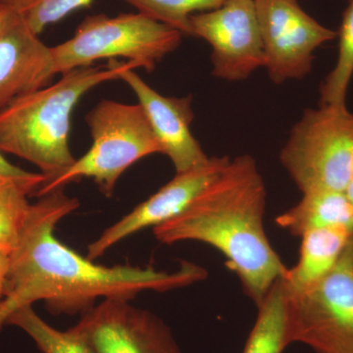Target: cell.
Here are the masks:
<instances>
[{"label": "cell", "mask_w": 353, "mask_h": 353, "mask_svg": "<svg viewBox=\"0 0 353 353\" xmlns=\"http://www.w3.org/2000/svg\"><path fill=\"white\" fill-rule=\"evenodd\" d=\"M80 201L57 188L32 203L19 240L9 253L6 288L0 301V330L16 311L43 301L52 315H82L99 299L132 301L145 292L182 289L208 277L203 267L181 262L176 271L152 266L105 265L83 256L58 240V223Z\"/></svg>", "instance_id": "cell-1"}, {"label": "cell", "mask_w": 353, "mask_h": 353, "mask_svg": "<svg viewBox=\"0 0 353 353\" xmlns=\"http://www.w3.org/2000/svg\"><path fill=\"white\" fill-rule=\"evenodd\" d=\"M266 201L256 161L241 155L183 212L153 228V234L163 245L190 241L216 248L257 306L288 271L265 232Z\"/></svg>", "instance_id": "cell-2"}, {"label": "cell", "mask_w": 353, "mask_h": 353, "mask_svg": "<svg viewBox=\"0 0 353 353\" xmlns=\"http://www.w3.org/2000/svg\"><path fill=\"white\" fill-rule=\"evenodd\" d=\"M124 64L112 59L105 67L71 70L14 101L0 111V150L38 167L46 183L63 174L77 159L69 143L74 109L92 88L119 80Z\"/></svg>", "instance_id": "cell-3"}, {"label": "cell", "mask_w": 353, "mask_h": 353, "mask_svg": "<svg viewBox=\"0 0 353 353\" xmlns=\"http://www.w3.org/2000/svg\"><path fill=\"white\" fill-rule=\"evenodd\" d=\"M92 145L68 170L44 183L34 196L41 197L70 183L92 179L102 194L112 196L120 176L143 158L162 153L141 104L103 99L85 117Z\"/></svg>", "instance_id": "cell-4"}, {"label": "cell", "mask_w": 353, "mask_h": 353, "mask_svg": "<svg viewBox=\"0 0 353 353\" xmlns=\"http://www.w3.org/2000/svg\"><path fill=\"white\" fill-rule=\"evenodd\" d=\"M182 37V32L139 12L88 16L71 39L51 46L53 76L116 58L152 72L179 48Z\"/></svg>", "instance_id": "cell-5"}, {"label": "cell", "mask_w": 353, "mask_h": 353, "mask_svg": "<svg viewBox=\"0 0 353 353\" xmlns=\"http://www.w3.org/2000/svg\"><path fill=\"white\" fill-rule=\"evenodd\" d=\"M280 161L301 192H345L353 178V113L347 106L306 109Z\"/></svg>", "instance_id": "cell-6"}, {"label": "cell", "mask_w": 353, "mask_h": 353, "mask_svg": "<svg viewBox=\"0 0 353 353\" xmlns=\"http://www.w3.org/2000/svg\"><path fill=\"white\" fill-rule=\"evenodd\" d=\"M287 294L290 343L315 353H353V236L328 275Z\"/></svg>", "instance_id": "cell-7"}, {"label": "cell", "mask_w": 353, "mask_h": 353, "mask_svg": "<svg viewBox=\"0 0 353 353\" xmlns=\"http://www.w3.org/2000/svg\"><path fill=\"white\" fill-rule=\"evenodd\" d=\"M264 50V67L275 83L301 80L312 69L314 52L336 32L313 19L297 0H254Z\"/></svg>", "instance_id": "cell-8"}, {"label": "cell", "mask_w": 353, "mask_h": 353, "mask_svg": "<svg viewBox=\"0 0 353 353\" xmlns=\"http://www.w3.org/2000/svg\"><path fill=\"white\" fill-rule=\"evenodd\" d=\"M71 328L92 353H183L163 319L128 299H102Z\"/></svg>", "instance_id": "cell-9"}, {"label": "cell", "mask_w": 353, "mask_h": 353, "mask_svg": "<svg viewBox=\"0 0 353 353\" xmlns=\"http://www.w3.org/2000/svg\"><path fill=\"white\" fill-rule=\"evenodd\" d=\"M192 36L210 44L212 75L236 82L264 67L254 0H227L214 10L190 16Z\"/></svg>", "instance_id": "cell-10"}, {"label": "cell", "mask_w": 353, "mask_h": 353, "mask_svg": "<svg viewBox=\"0 0 353 353\" xmlns=\"http://www.w3.org/2000/svg\"><path fill=\"white\" fill-rule=\"evenodd\" d=\"M230 159L228 157H212L201 166L176 173L154 194L106 228L99 238L90 243L88 245V259H99L132 234L148 228L160 226L180 215L217 178Z\"/></svg>", "instance_id": "cell-11"}, {"label": "cell", "mask_w": 353, "mask_h": 353, "mask_svg": "<svg viewBox=\"0 0 353 353\" xmlns=\"http://www.w3.org/2000/svg\"><path fill=\"white\" fill-rule=\"evenodd\" d=\"M138 66L125 62L119 80L127 83L138 97L158 143L162 154L171 160L176 173L192 170L208 161L190 125L194 120L192 95L168 97L160 94L134 72Z\"/></svg>", "instance_id": "cell-12"}, {"label": "cell", "mask_w": 353, "mask_h": 353, "mask_svg": "<svg viewBox=\"0 0 353 353\" xmlns=\"http://www.w3.org/2000/svg\"><path fill=\"white\" fill-rule=\"evenodd\" d=\"M52 52L14 14L0 34V111L21 97L50 85Z\"/></svg>", "instance_id": "cell-13"}, {"label": "cell", "mask_w": 353, "mask_h": 353, "mask_svg": "<svg viewBox=\"0 0 353 353\" xmlns=\"http://www.w3.org/2000/svg\"><path fill=\"white\" fill-rule=\"evenodd\" d=\"M353 232L345 228H323L301 234L297 263L282 278L290 292L307 289L333 270L352 240Z\"/></svg>", "instance_id": "cell-14"}, {"label": "cell", "mask_w": 353, "mask_h": 353, "mask_svg": "<svg viewBox=\"0 0 353 353\" xmlns=\"http://www.w3.org/2000/svg\"><path fill=\"white\" fill-rule=\"evenodd\" d=\"M279 227L299 236L310 230L345 228L353 232V204L345 192L312 190L276 218Z\"/></svg>", "instance_id": "cell-15"}, {"label": "cell", "mask_w": 353, "mask_h": 353, "mask_svg": "<svg viewBox=\"0 0 353 353\" xmlns=\"http://www.w3.org/2000/svg\"><path fill=\"white\" fill-rule=\"evenodd\" d=\"M256 320L243 353H283L290 345L288 294L282 279L257 305Z\"/></svg>", "instance_id": "cell-16"}, {"label": "cell", "mask_w": 353, "mask_h": 353, "mask_svg": "<svg viewBox=\"0 0 353 353\" xmlns=\"http://www.w3.org/2000/svg\"><path fill=\"white\" fill-rule=\"evenodd\" d=\"M44 176L34 180H22L0 174V246L12 250L19 240L34 196L46 183Z\"/></svg>", "instance_id": "cell-17"}, {"label": "cell", "mask_w": 353, "mask_h": 353, "mask_svg": "<svg viewBox=\"0 0 353 353\" xmlns=\"http://www.w3.org/2000/svg\"><path fill=\"white\" fill-rule=\"evenodd\" d=\"M6 326L22 330L41 353H92L87 343L73 329L61 331L50 326L32 305L14 312L7 320Z\"/></svg>", "instance_id": "cell-18"}, {"label": "cell", "mask_w": 353, "mask_h": 353, "mask_svg": "<svg viewBox=\"0 0 353 353\" xmlns=\"http://www.w3.org/2000/svg\"><path fill=\"white\" fill-rule=\"evenodd\" d=\"M336 64L320 87V104L347 106V94L353 76V0H347L343 11Z\"/></svg>", "instance_id": "cell-19"}, {"label": "cell", "mask_w": 353, "mask_h": 353, "mask_svg": "<svg viewBox=\"0 0 353 353\" xmlns=\"http://www.w3.org/2000/svg\"><path fill=\"white\" fill-rule=\"evenodd\" d=\"M139 12L192 36L190 16L219 8L227 0H124Z\"/></svg>", "instance_id": "cell-20"}, {"label": "cell", "mask_w": 353, "mask_h": 353, "mask_svg": "<svg viewBox=\"0 0 353 353\" xmlns=\"http://www.w3.org/2000/svg\"><path fill=\"white\" fill-rule=\"evenodd\" d=\"M34 34L63 19L77 9L87 7L92 0H1Z\"/></svg>", "instance_id": "cell-21"}, {"label": "cell", "mask_w": 353, "mask_h": 353, "mask_svg": "<svg viewBox=\"0 0 353 353\" xmlns=\"http://www.w3.org/2000/svg\"><path fill=\"white\" fill-rule=\"evenodd\" d=\"M0 174L13 176V178L22 179V180H34V179L43 176V174L32 173V172L26 171L24 169L15 166L6 159L1 150H0Z\"/></svg>", "instance_id": "cell-22"}, {"label": "cell", "mask_w": 353, "mask_h": 353, "mask_svg": "<svg viewBox=\"0 0 353 353\" xmlns=\"http://www.w3.org/2000/svg\"><path fill=\"white\" fill-rule=\"evenodd\" d=\"M8 256L9 253H0V301L3 296L4 288H6Z\"/></svg>", "instance_id": "cell-23"}, {"label": "cell", "mask_w": 353, "mask_h": 353, "mask_svg": "<svg viewBox=\"0 0 353 353\" xmlns=\"http://www.w3.org/2000/svg\"><path fill=\"white\" fill-rule=\"evenodd\" d=\"M14 13L0 0V34L6 29L11 22Z\"/></svg>", "instance_id": "cell-24"}, {"label": "cell", "mask_w": 353, "mask_h": 353, "mask_svg": "<svg viewBox=\"0 0 353 353\" xmlns=\"http://www.w3.org/2000/svg\"><path fill=\"white\" fill-rule=\"evenodd\" d=\"M345 194H347L348 199H350V201L353 204V178L350 181V185H347V190H345Z\"/></svg>", "instance_id": "cell-25"}, {"label": "cell", "mask_w": 353, "mask_h": 353, "mask_svg": "<svg viewBox=\"0 0 353 353\" xmlns=\"http://www.w3.org/2000/svg\"><path fill=\"white\" fill-rule=\"evenodd\" d=\"M11 250H7L3 246H0V253H10Z\"/></svg>", "instance_id": "cell-26"}]
</instances>
